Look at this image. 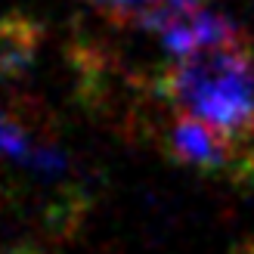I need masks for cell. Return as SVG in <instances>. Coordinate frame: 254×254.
Instances as JSON below:
<instances>
[{"mask_svg": "<svg viewBox=\"0 0 254 254\" xmlns=\"http://www.w3.org/2000/svg\"><path fill=\"white\" fill-rule=\"evenodd\" d=\"M158 93L177 112L211 124L254 164V56L248 41L174 59L158 78Z\"/></svg>", "mask_w": 254, "mask_h": 254, "instance_id": "cell-1", "label": "cell"}, {"mask_svg": "<svg viewBox=\"0 0 254 254\" xmlns=\"http://www.w3.org/2000/svg\"><path fill=\"white\" fill-rule=\"evenodd\" d=\"M168 149L171 155L205 174H230V171H251L254 164L239 152L226 136H220L211 124L189 112H177L168 127Z\"/></svg>", "mask_w": 254, "mask_h": 254, "instance_id": "cell-2", "label": "cell"}, {"mask_svg": "<svg viewBox=\"0 0 254 254\" xmlns=\"http://www.w3.org/2000/svg\"><path fill=\"white\" fill-rule=\"evenodd\" d=\"M37 37L28 22H3L0 25V74H25L31 65Z\"/></svg>", "mask_w": 254, "mask_h": 254, "instance_id": "cell-3", "label": "cell"}, {"mask_svg": "<svg viewBox=\"0 0 254 254\" xmlns=\"http://www.w3.org/2000/svg\"><path fill=\"white\" fill-rule=\"evenodd\" d=\"M34 149H37V139L31 136V130L16 115L0 109V155L19 164H28Z\"/></svg>", "mask_w": 254, "mask_h": 254, "instance_id": "cell-4", "label": "cell"}, {"mask_svg": "<svg viewBox=\"0 0 254 254\" xmlns=\"http://www.w3.org/2000/svg\"><path fill=\"white\" fill-rule=\"evenodd\" d=\"M90 3H96V6H106L115 19H124L127 12H133V9H143V6H149V3H155V0H90Z\"/></svg>", "mask_w": 254, "mask_h": 254, "instance_id": "cell-5", "label": "cell"}]
</instances>
